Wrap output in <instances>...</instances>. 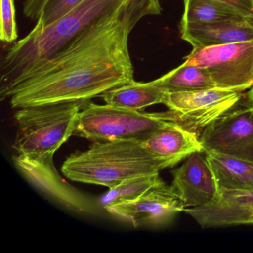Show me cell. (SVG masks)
<instances>
[{"instance_id": "cell-2", "label": "cell", "mask_w": 253, "mask_h": 253, "mask_svg": "<svg viewBox=\"0 0 253 253\" xmlns=\"http://www.w3.org/2000/svg\"><path fill=\"white\" fill-rule=\"evenodd\" d=\"M131 0H84L69 14L44 29L34 28L11 43L1 63V88L32 65L54 55L99 20Z\"/></svg>"}, {"instance_id": "cell-22", "label": "cell", "mask_w": 253, "mask_h": 253, "mask_svg": "<svg viewBox=\"0 0 253 253\" xmlns=\"http://www.w3.org/2000/svg\"><path fill=\"white\" fill-rule=\"evenodd\" d=\"M49 0H26L23 3V13L26 18L36 21Z\"/></svg>"}, {"instance_id": "cell-1", "label": "cell", "mask_w": 253, "mask_h": 253, "mask_svg": "<svg viewBox=\"0 0 253 253\" xmlns=\"http://www.w3.org/2000/svg\"><path fill=\"white\" fill-rule=\"evenodd\" d=\"M162 12L160 0H131L102 17L54 55L32 65L0 88L14 109L89 101L134 81L130 34L148 16Z\"/></svg>"}, {"instance_id": "cell-21", "label": "cell", "mask_w": 253, "mask_h": 253, "mask_svg": "<svg viewBox=\"0 0 253 253\" xmlns=\"http://www.w3.org/2000/svg\"><path fill=\"white\" fill-rule=\"evenodd\" d=\"M14 0H1L0 39L11 44L18 38Z\"/></svg>"}, {"instance_id": "cell-13", "label": "cell", "mask_w": 253, "mask_h": 253, "mask_svg": "<svg viewBox=\"0 0 253 253\" xmlns=\"http://www.w3.org/2000/svg\"><path fill=\"white\" fill-rule=\"evenodd\" d=\"M14 161L16 167L32 183L59 202L75 211L87 213L94 211L91 201L60 177L54 164L45 165L28 161L18 155L14 157Z\"/></svg>"}, {"instance_id": "cell-15", "label": "cell", "mask_w": 253, "mask_h": 253, "mask_svg": "<svg viewBox=\"0 0 253 253\" xmlns=\"http://www.w3.org/2000/svg\"><path fill=\"white\" fill-rule=\"evenodd\" d=\"M205 152L218 190H253V161Z\"/></svg>"}, {"instance_id": "cell-14", "label": "cell", "mask_w": 253, "mask_h": 253, "mask_svg": "<svg viewBox=\"0 0 253 253\" xmlns=\"http://www.w3.org/2000/svg\"><path fill=\"white\" fill-rule=\"evenodd\" d=\"M181 38L193 48L253 41V20L244 18L210 24H180Z\"/></svg>"}, {"instance_id": "cell-16", "label": "cell", "mask_w": 253, "mask_h": 253, "mask_svg": "<svg viewBox=\"0 0 253 253\" xmlns=\"http://www.w3.org/2000/svg\"><path fill=\"white\" fill-rule=\"evenodd\" d=\"M166 92L155 82L132 81L106 91L100 97L106 104L129 110L142 111L153 105L164 104Z\"/></svg>"}, {"instance_id": "cell-18", "label": "cell", "mask_w": 253, "mask_h": 253, "mask_svg": "<svg viewBox=\"0 0 253 253\" xmlns=\"http://www.w3.org/2000/svg\"><path fill=\"white\" fill-rule=\"evenodd\" d=\"M183 1L184 13L180 24H210L244 17L238 11L217 0Z\"/></svg>"}, {"instance_id": "cell-3", "label": "cell", "mask_w": 253, "mask_h": 253, "mask_svg": "<svg viewBox=\"0 0 253 253\" xmlns=\"http://www.w3.org/2000/svg\"><path fill=\"white\" fill-rule=\"evenodd\" d=\"M161 165L141 142L97 141L66 158L61 171L72 181L112 189L127 179L158 174Z\"/></svg>"}, {"instance_id": "cell-7", "label": "cell", "mask_w": 253, "mask_h": 253, "mask_svg": "<svg viewBox=\"0 0 253 253\" xmlns=\"http://www.w3.org/2000/svg\"><path fill=\"white\" fill-rule=\"evenodd\" d=\"M242 95L240 91L219 88L166 93L164 104L180 124L200 135L206 127L235 108Z\"/></svg>"}, {"instance_id": "cell-10", "label": "cell", "mask_w": 253, "mask_h": 253, "mask_svg": "<svg viewBox=\"0 0 253 253\" xmlns=\"http://www.w3.org/2000/svg\"><path fill=\"white\" fill-rule=\"evenodd\" d=\"M184 211L202 229L253 225V190L219 189L207 205Z\"/></svg>"}, {"instance_id": "cell-23", "label": "cell", "mask_w": 253, "mask_h": 253, "mask_svg": "<svg viewBox=\"0 0 253 253\" xmlns=\"http://www.w3.org/2000/svg\"><path fill=\"white\" fill-rule=\"evenodd\" d=\"M247 18L253 20V0H217Z\"/></svg>"}, {"instance_id": "cell-8", "label": "cell", "mask_w": 253, "mask_h": 253, "mask_svg": "<svg viewBox=\"0 0 253 253\" xmlns=\"http://www.w3.org/2000/svg\"><path fill=\"white\" fill-rule=\"evenodd\" d=\"M185 209L174 189L162 180L137 199L111 206L105 210L135 228H161L171 224Z\"/></svg>"}, {"instance_id": "cell-6", "label": "cell", "mask_w": 253, "mask_h": 253, "mask_svg": "<svg viewBox=\"0 0 253 253\" xmlns=\"http://www.w3.org/2000/svg\"><path fill=\"white\" fill-rule=\"evenodd\" d=\"M184 59L205 69L216 88L243 92L253 85V41L193 48Z\"/></svg>"}, {"instance_id": "cell-20", "label": "cell", "mask_w": 253, "mask_h": 253, "mask_svg": "<svg viewBox=\"0 0 253 253\" xmlns=\"http://www.w3.org/2000/svg\"><path fill=\"white\" fill-rule=\"evenodd\" d=\"M84 0H49L44 8L35 29H44L69 14Z\"/></svg>"}, {"instance_id": "cell-4", "label": "cell", "mask_w": 253, "mask_h": 253, "mask_svg": "<svg viewBox=\"0 0 253 253\" xmlns=\"http://www.w3.org/2000/svg\"><path fill=\"white\" fill-rule=\"evenodd\" d=\"M85 103L20 108L14 115L17 128L13 148L17 155L40 164H54V154L75 133L78 115Z\"/></svg>"}, {"instance_id": "cell-19", "label": "cell", "mask_w": 253, "mask_h": 253, "mask_svg": "<svg viewBox=\"0 0 253 253\" xmlns=\"http://www.w3.org/2000/svg\"><path fill=\"white\" fill-rule=\"evenodd\" d=\"M161 180L159 173L127 179L115 188L109 189L100 198V204L106 209L111 206L134 201Z\"/></svg>"}, {"instance_id": "cell-24", "label": "cell", "mask_w": 253, "mask_h": 253, "mask_svg": "<svg viewBox=\"0 0 253 253\" xmlns=\"http://www.w3.org/2000/svg\"><path fill=\"white\" fill-rule=\"evenodd\" d=\"M247 104L253 109V85L250 88L247 94Z\"/></svg>"}, {"instance_id": "cell-17", "label": "cell", "mask_w": 253, "mask_h": 253, "mask_svg": "<svg viewBox=\"0 0 253 253\" xmlns=\"http://www.w3.org/2000/svg\"><path fill=\"white\" fill-rule=\"evenodd\" d=\"M154 82L166 93L216 88L215 84L205 69L185 62L177 69L155 80Z\"/></svg>"}, {"instance_id": "cell-9", "label": "cell", "mask_w": 253, "mask_h": 253, "mask_svg": "<svg viewBox=\"0 0 253 253\" xmlns=\"http://www.w3.org/2000/svg\"><path fill=\"white\" fill-rule=\"evenodd\" d=\"M204 151L253 161V109L237 106L217 118L201 134Z\"/></svg>"}, {"instance_id": "cell-11", "label": "cell", "mask_w": 253, "mask_h": 253, "mask_svg": "<svg viewBox=\"0 0 253 253\" xmlns=\"http://www.w3.org/2000/svg\"><path fill=\"white\" fill-rule=\"evenodd\" d=\"M171 187L183 201L185 208L207 205L218 192L217 182L205 151L196 152L171 171Z\"/></svg>"}, {"instance_id": "cell-5", "label": "cell", "mask_w": 253, "mask_h": 253, "mask_svg": "<svg viewBox=\"0 0 253 253\" xmlns=\"http://www.w3.org/2000/svg\"><path fill=\"white\" fill-rule=\"evenodd\" d=\"M172 111L146 113L86 102L78 115L74 134L97 141L141 142L171 121Z\"/></svg>"}, {"instance_id": "cell-12", "label": "cell", "mask_w": 253, "mask_h": 253, "mask_svg": "<svg viewBox=\"0 0 253 253\" xmlns=\"http://www.w3.org/2000/svg\"><path fill=\"white\" fill-rule=\"evenodd\" d=\"M142 143L162 169L174 167L194 152L204 151L199 134L178 121L169 123Z\"/></svg>"}]
</instances>
